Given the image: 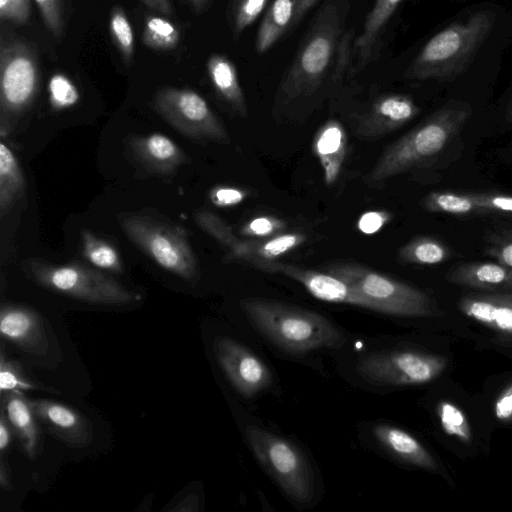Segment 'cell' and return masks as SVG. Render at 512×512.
Returning <instances> with one entry per match:
<instances>
[{"mask_svg": "<svg viewBox=\"0 0 512 512\" xmlns=\"http://www.w3.org/2000/svg\"><path fill=\"white\" fill-rule=\"evenodd\" d=\"M470 115L471 108L464 103L441 107L386 148L365 176V184L380 187L395 176L440 160L459 139Z\"/></svg>", "mask_w": 512, "mask_h": 512, "instance_id": "6da1fadb", "label": "cell"}, {"mask_svg": "<svg viewBox=\"0 0 512 512\" xmlns=\"http://www.w3.org/2000/svg\"><path fill=\"white\" fill-rule=\"evenodd\" d=\"M349 0H327L315 15L312 25L281 83V104L313 94L351 37L344 34Z\"/></svg>", "mask_w": 512, "mask_h": 512, "instance_id": "7a4b0ae2", "label": "cell"}, {"mask_svg": "<svg viewBox=\"0 0 512 512\" xmlns=\"http://www.w3.org/2000/svg\"><path fill=\"white\" fill-rule=\"evenodd\" d=\"M241 308L254 327L281 350L306 354L320 348H340L343 333L311 310L275 300L247 298Z\"/></svg>", "mask_w": 512, "mask_h": 512, "instance_id": "3957f363", "label": "cell"}, {"mask_svg": "<svg viewBox=\"0 0 512 512\" xmlns=\"http://www.w3.org/2000/svg\"><path fill=\"white\" fill-rule=\"evenodd\" d=\"M496 15L484 10L435 34L406 69L412 80H451L463 74L491 33Z\"/></svg>", "mask_w": 512, "mask_h": 512, "instance_id": "277c9868", "label": "cell"}, {"mask_svg": "<svg viewBox=\"0 0 512 512\" xmlns=\"http://www.w3.org/2000/svg\"><path fill=\"white\" fill-rule=\"evenodd\" d=\"M326 272L342 279L365 297L372 311L404 317H431L438 313L422 290L354 262L335 263Z\"/></svg>", "mask_w": 512, "mask_h": 512, "instance_id": "5b68a950", "label": "cell"}, {"mask_svg": "<svg viewBox=\"0 0 512 512\" xmlns=\"http://www.w3.org/2000/svg\"><path fill=\"white\" fill-rule=\"evenodd\" d=\"M25 268L39 285L87 303L121 306L142 298L112 277L82 264L51 265L30 260Z\"/></svg>", "mask_w": 512, "mask_h": 512, "instance_id": "8992f818", "label": "cell"}, {"mask_svg": "<svg viewBox=\"0 0 512 512\" xmlns=\"http://www.w3.org/2000/svg\"><path fill=\"white\" fill-rule=\"evenodd\" d=\"M245 432L255 457L285 494L297 503H309L314 496V477L302 451L288 439L258 426L248 425Z\"/></svg>", "mask_w": 512, "mask_h": 512, "instance_id": "52a82bcc", "label": "cell"}, {"mask_svg": "<svg viewBox=\"0 0 512 512\" xmlns=\"http://www.w3.org/2000/svg\"><path fill=\"white\" fill-rule=\"evenodd\" d=\"M121 225L127 237L162 268L189 283L197 281V260L181 228L139 215L124 218Z\"/></svg>", "mask_w": 512, "mask_h": 512, "instance_id": "ba28073f", "label": "cell"}, {"mask_svg": "<svg viewBox=\"0 0 512 512\" xmlns=\"http://www.w3.org/2000/svg\"><path fill=\"white\" fill-rule=\"evenodd\" d=\"M447 367L443 356L413 350L374 353L356 366L366 382L379 386L422 385L438 378Z\"/></svg>", "mask_w": 512, "mask_h": 512, "instance_id": "9c48e42d", "label": "cell"}, {"mask_svg": "<svg viewBox=\"0 0 512 512\" xmlns=\"http://www.w3.org/2000/svg\"><path fill=\"white\" fill-rule=\"evenodd\" d=\"M2 339L12 343L36 364L54 369L62 360L56 336L45 318L32 308L3 304L0 309Z\"/></svg>", "mask_w": 512, "mask_h": 512, "instance_id": "30bf717a", "label": "cell"}, {"mask_svg": "<svg viewBox=\"0 0 512 512\" xmlns=\"http://www.w3.org/2000/svg\"><path fill=\"white\" fill-rule=\"evenodd\" d=\"M154 106L167 122L189 138L218 143L229 141L224 125L205 99L193 90L161 89L155 96Z\"/></svg>", "mask_w": 512, "mask_h": 512, "instance_id": "8fae6325", "label": "cell"}, {"mask_svg": "<svg viewBox=\"0 0 512 512\" xmlns=\"http://www.w3.org/2000/svg\"><path fill=\"white\" fill-rule=\"evenodd\" d=\"M39 83V65L23 41L2 38L0 45V98L2 111L18 113L32 101Z\"/></svg>", "mask_w": 512, "mask_h": 512, "instance_id": "7c38bea8", "label": "cell"}, {"mask_svg": "<svg viewBox=\"0 0 512 512\" xmlns=\"http://www.w3.org/2000/svg\"><path fill=\"white\" fill-rule=\"evenodd\" d=\"M213 348L221 369L241 395L252 397L271 385L273 375L268 366L242 343L217 337Z\"/></svg>", "mask_w": 512, "mask_h": 512, "instance_id": "4fadbf2b", "label": "cell"}, {"mask_svg": "<svg viewBox=\"0 0 512 512\" xmlns=\"http://www.w3.org/2000/svg\"><path fill=\"white\" fill-rule=\"evenodd\" d=\"M301 232H283L266 239H242L230 226L224 227L217 240L227 250L230 258L244 261L267 273H276L279 260L306 241Z\"/></svg>", "mask_w": 512, "mask_h": 512, "instance_id": "5bb4252c", "label": "cell"}, {"mask_svg": "<svg viewBox=\"0 0 512 512\" xmlns=\"http://www.w3.org/2000/svg\"><path fill=\"white\" fill-rule=\"evenodd\" d=\"M431 213L454 216H512V195L501 192L433 191L422 200Z\"/></svg>", "mask_w": 512, "mask_h": 512, "instance_id": "9a60e30c", "label": "cell"}, {"mask_svg": "<svg viewBox=\"0 0 512 512\" xmlns=\"http://www.w3.org/2000/svg\"><path fill=\"white\" fill-rule=\"evenodd\" d=\"M32 406L38 421L67 446L83 449L91 444L93 427L81 412L50 399L32 400Z\"/></svg>", "mask_w": 512, "mask_h": 512, "instance_id": "2e32d148", "label": "cell"}, {"mask_svg": "<svg viewBox=\"0 0 512 512\" xmlns=\"http://www.w3.org/2000/svg\"><path fill=\"white\" fill-rule=\"evenodd\" d=\"M419 112L420 108L408 95L380 96L359 116L357 133L365 138L386 135L406 125Z\"/></svg>", "mask_w": 512, "mask_h": 512, "instance_id": "e0dca14e", "label": "cell"}, {"mask_svg": "<svg viewBox=\"0 0 512 512\" xmlns=\"http://www.w3.org/2000/svg\"><path fill=\"white\" fill-rule=\"evenodd\" d=\"M276 273H281L297 281L310 294L322 301L349 304L372 310V305L365 297L347 282L328 272L323 273L279 261Z\"/></svg>", "mask_w": 512, "mask_h": 512, "instance_id": "ac0fdd59", "label": "cell"}, {"mask_svg": "<svg viewBox=\"0 0 512 512\" xmlns=\"http://www.w3.org/2000/svg\"><path fill=\"white\" fill-rule=\"evenodd\" d=\"M1 411L9 424L25 455L33 460L41 448V431L34 413L32 400L24 392L9 391L1 394Z\"/></svg>", "mask_w": 512, "mask_h": 512, "instance_id": "d6986e66", "label": "cell"}, {"mask_svg": "<svg viewBox=\"0 0 512 512\" xmlns=\"http://www.w3.org/2000/svg\"><path fill=\"white\" fill-rule=\"evenodd\" d=\"M403 0H375L368 13L363 29L353 46L352 75L363 70L378 53L380 41L388 22Z\"/></svg>", "mask_w": 512, "mask_h": 512, "instance_id": "ffe728a7", "label": "cell"}, {"mask_svg": "<svg viewBox=\"0 0 512 512\" xmlns=\"http://www.w3.org/2000/svg\"><path fill=\"white\" fill-rule=\"evenodd\" d=\"M447 280L477 290L512 292V268L497 262L461 263L447 274Z\"/></svg>", "mask_w": 512, "mask_h": 512, "instance_id": "44dd1931", "label": "cell"}, {"mask_svg": "<svg viewBox=\"0 0 512 512\" xmlns=\"http://www.w3.org/2000/svg\"><path fill=\"white\" fill-rule=\"evenodd\" d=\"M313 150L318 158L327 184H333L342 169L347 151V135L343 126L334 119L325 122L317 131Z\"/></svg>", "mask_w": 512, "mask_h": 512, "instance_id": "7402d4cb", "label": "cell"}, {"mask_svg": "<svg viewBox=\"0 0 512 512\" xmlns=\"http://www.w3.org/2000/svg\"><path fill=\"white\" fill-rule=\"evenodd\" d=\"M377 441L399 459L426 470H436L438 464L432 454L411 434L389 425L378 424L373 428Z\"/></svg>", "mask_w": 512, "mask_h": 512, "instance_id": "603a6c76", "label": "cell"}, {"mask_svg": "<svg viewBox=\"0 0 512 512\" xmlns=\"http://www.w3.org/2000/svg\"><path fill=\"white\" fill-rule=\"evenodd\" d=\"M459 308L467 317L512 339V307L488 298L484 293L462 297Z\"/></svg>", "mask_w": 512, "mask_h": 512, "instance_id": "cb8c5ba5", "label": "cell"}, {"mask_svg": "<svg viewBox=\"0 0 512 512\" xmlns=\"http://www.w3.org/2000/svg\"><path fill=\"white\" fill-rule=\"evenodd\" d=\"M211 82L221 98L241 117L248 115L244 92L235 65L225 56L213 54L207 62Z\"/></svg>", "mask_w": 512, "mask_h": 512, "instance_id": "d4e9b609", "label": "cell"}, {"mask_svg": "<svg viewBox=\"0 0 512 512\" xmlns=\"http://www.w3.org/2000/svg\"><path fill=\"white\" fill-rule=\"evenodd\" d=\"M133 147L142 163L160 173L171 172L184 161L180 148L170 138L159 133L137 138Z\"/></svg>", "mask_w": 512, "mask_h": 512, "instance_id": "484cf974", "label": "cell"}, {"mask_svg": "<svg viewBox=\"0 0 512 512\" xmlns=\"http://www.w3.org/2000/svg\"><path fill=\"white\" fill-rule=\"evenodd\" d=\"M298 0H274L269 6L257 32V53L268 51L292 24Z\"/></svg>", "mask_w": 512, "mask_h": 512, "instance_id": "4316f807", "label": "cell"}, {"mask_svg": "<svg viewBox=\"0 0 512 512\" xmlns=\"http://www.w3.org/2000/svg\"><path fill=\"white\" fill-rule=\"evenodd\" d=\"M452 250L441 240L431 236H417L404 244L398 258L405 264L437 265L446 262Z\"/></svg>", "mask_w": 512, "mask_h": 512, "instance_id": "83f0119b", "label": "cell"}, {"mask_svg": "<svg viewBox=\"0 0 512 512\" xmlns=\"http://www.w3.org/2000/svg\"><path fill=\"white\" fill-rule=\"evenodd\" d=\"M24 188V176L11 149L0 144V209L5 213Z\"/></svg>", "mask_w": 512, "mask_h": 512, "instance_id": "f1b7e54d", "label": "cell"}, {"mask_svg": "<svg viewBox=\"0 0 512 512\" xmlns=\"http://www.w3.org/2000/svg\"><path fill=\"white\" fill-rule=\"evenodd\" d=\"M83 256L95 267L114 273L122 271V262L117 250L108 242L88 230L81 234Z\"/></svg>", "mask_w": 512, "mask_h": 512, "instance_id": "f546056e", "label": "cell"}, {"mask_svg": "<svg viewBox=\"0 0 512 512\" xmlns=\"http://www.w3.org/2000/svg\"><path fill=\"white\" fill-rule=\"evenodd\" d=\"M179 39L178 29L167 19L157 16L147 18L142 41L148 48L158 51L172 50L178 45Z\"/></svg>", "mask_w": 512, "mask_h": 512, "instance_id": "4dcf8cb0", "label": "cell"}, {"mask_svg": "<svg viewBox=\"0 0 512 512\" xmlns=\"http://www.w3.org/2000/svg\"><path fill=\"white\" fill-rule=\"evenodd\" d=\"M437 416L446 434L463 443H470L473 434L463 410L449 400H441L436 407Z\"/></svg>", "mask_w": 512, "mask_h": 512, "instance_id": "1f68e13d", "label": "cell"}, {"mask_svg": "<svg viewBox=\"0 0 512 512\" xmlns=\"http://www.w3.org/2000/svg\"><path fill=\"white\" fill-rule=\"evenodd\" d=\"M49 389L33 381L17 360L9 359L4 351L0 355V391L1 394L9 391H30Z\"/></svg>", "mask_w": 512, "mask_h": 512, "instance_id": "d6a6232c", "label": "cell"}, {"mask_svg": "<svg viewBox=\"0 0 512 512\" xmlns=\"http://www.w3.org/2000/svg\"><path fill=\"white\" fill-rule=\"evenodd\" d=\"M109 27L112 39L128 65L134 54V36L131 24L121 7L113 9Z\"/></svg>", "mask_w": 512, "mask_h": 512, "instance_id": "836d02e7", "label": "cell"}, {"mask_svg": "<svg viewBox=\"0 0 512 512\" xmlns=\"http://www.w3.org/2000/svg\"><path fill=\"white\" fill-rule=\"evenodd\" d=\"M284 220L271 216L260 215L244 223L240 234L246 239H266L286 231Z\"/></svg>", "mask_w": 512, "mask_h": 512, "instance_id": "e575fe53", "label": "cell"}, {"mask_svg": "<svg viewBox=\"0 0 512 512\" xmlns=\"http://www.w3.org/2000/svg\"><path fill=\"white\" fill-rule=\"evenodd\" d=\"M484 254L497 263L512 268V230L501 229L489 234Z\"/></svg>", "mask_w": 512, "mask_h": 512, "instance_id": "d590c367", "label": "cell"}, {"mask_svg": "<svg viewBox=\"0 0 512 512\" xmlns=\"http://www.w3.org/2000/svg\"><path fill=\"white\" fill-rule=\"evenodd\" d=\"M49 98L53 108L63 109L77 103L79 92L68 77L58 73L49 81Z\"/></svg>", "mask_w": 512, "mask_h": 512, "instance_id": "8d00e7d4", "label": "cell"}, {"mask_svg": "<svg viewBox=\"0 0 512 512\" xmlns=\"http://www.w3.org/2000/svg\"><path fill=\"white\" fill-rule=\"evenodd\" d=\"M269 0H237L234 9L233 31L240 35L261 14Z\"/></svg>", "mask_w": 512, "mask_h": 512, "instance_id": "74e56055", "label": "cell"}, {"mask_svg": "<svg viewBox=\"0 0 512 512\" xmlns=\"http://www.w3.org/2000/svg\"><path fill=\"white\" fill-rule=\"evenodd\" d=\"M47 29L60 37L63 29L60 0H35Z\"/></svg>", "mask_w": 512, "mask_h": 512, "instance_id": "f35d334b", "label": "cell"}, {"mask_svg": "<svg viewBox=\"0 0 512 512\" xmlns=\"http://www.w3.org/2000/svg\"><path fill=\"white\" fill-rule=\"evenodd\" d=\"M30 15V0H0V18L16 24H25Z\"/></svg>", "mask_w": 512, "mask_h": 512, "instance_id": "ab89813d", "label": "cell"}, {"mask_svg": "<svg viewBox=\"0 0 512 512\" xmlns=\"http://www.w3.org/2000/svg\"><path fill=\"white\" fill-rule=\"evenodd\" d=\"M248 196L246 190L233 186H218L211 190L210 199L219 207L235 206L243 202Z\"/></svg>", "mask_w": 512, "mask_h": 512, "instance_id": "60d3db41", "label": "cell"}, {"mask_svg": "<svg viewBox=\"0 0 512 512\" xmlns=\"http://www.w3.org/2000/svg\"><path fill=\"white\" fill-rule=\"evenodd\" d=\"M391 219L386 211H369L364 213L358 221V229L365 234H372L380 230Z\"/></svg>", "mask_w": 512, "mask_h": 512, "instance_id": "b9f144b4", "label": "cell"}, {"mask_svg": "<svg viewBox=\"0 0 512 512\" xmlns=\"http://www.w3.org/2000/svg\"><path fill=\"white\" fill-rule=\"evenodd\" d=\"M494 415L502 422H512V383L498 395L494 404Z\"/></svg>", "mask_w": 512, "mask_h": 512, "instance_id": "7bdbcfd3", "label": "cell"}, {"mask_svg": "<svg viewBox=\"0 0 512 512\" xmlns=\"http://www.w3.org/2000/svg\"><path fill=\"white\" fill-rule=\"evenodd\" d=\"M12 428L3 411L0 413V456L5 457L12 440Z\"/></svg>", "mask_w": 512, "mask_h": 512, "instance_id": "ee69618b", "label": "cell"}, {"mask_svg": "<svg viewBox=\"0 0 512 512\" xmlns=\"http://www.w3.org/2000/svg\"><path fill=\"white\" fill-rule=\"evenodd\" d=\"M198 498L195 495H187V497H183L180 499L176 506L169 507V511H197L199 509L198 506Z\"/></svg>", "mask_w": 512, "mask_h": 512, "instance_id": "f6af8a7d", "label": "cell"}, {"mask_svg": "<svg viewBox=\"0 0 512 512\" xmlns=\"http://www.w3.org/2000/svg\"><path fill=\"white\" fill-rule=\"evenodd\" d=\"M318 0H298L296 11L291 25H297Z\"/></svg>", "mask_w": 512, "mask_h": 512, "instance_id": "bcb514c9", "label": "cell"}, {"mask_svg": "<svg viewBox=\"0 0 512 512\" xmlns=\"http://www.w3.org/2000/svg\"><path fill=\"white\" fill-rule=\"evenodd\" d=\"M0 486L4 490H11L12 479L9 469V465L5 461L4 457L0 458Z\"/></svg>", "mask_w": 512, "mask_h": 512, "instance_id": "7dc6e473", "label": "cell"}, {"mask_svg": "<svg viewBox=\"0 0 512 512\" xmlns=\"http://www.w3.org/2000/svg\"><path fill=\"white\" fill-rule=\"evenodd\" d=\"M147 6L152 9H155L165 15L172 14V6L170 0H141Z\"/></svg>", "mask_w": 512, "mask_h": 512, "instance_id": "c3c4849f", "label": "cell"}, {"mask_svg": "<svg viewBox=\"0 0 512 512\" xmlns=\"http://www.w3.org/2000/svg\"><path fill=\"white\" fill-rule=\"evenodd\" d=\"M484 294L492 300L512 307V292H488Z\"/></svg>", "mask_w": 512, "mask_h": 512, "instance_id": "681fc988", "label": "cell"}, {"mask_svg": "<svg viewBox=\"0 0 512 512\" xmlns=\"http://www.w3.org/2000/svg\"><path fill=\"white\" fill-rule=\"evenodd\" d=\"M188 1L197 12H200L206 7L209 0H188Z\"/></svg>", "mask_w": 512, "mask_h": 512, "instance_id": "f907efd6", "label": "cell"}, {"mask_svg": "<svg viewBox=\"0 0 512 512\" xmlns=\"http://www.w3.org/2000/svg\"><path fill=\"white\" fill-rule=\"evenodd\" d=\"M506 120L509 122V123H512V97H511V100L508 104V107H507V111H506Z\"/></svg>", "mask_w": 512, "mask_h": 512, "instance_id": "816d5d0a", "label": "cell"}]
</instances>
